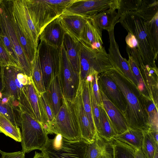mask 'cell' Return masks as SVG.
Masks as SVG:
<instances>
[{
    "mask_svg": "<svg viewBox=\"0 0 158 158\" xmlns=\"http://www.w3.org/2000/svg\"><path fill=\"white\" fill-rule=\"evenodd\" d=\"M60 48L40 41L37 51L45 88H48L52 79L58 75Z\"/></svg>",
    "mask_w": 158,
    "mask_h": 158,
    "instance_id": "9c48e42d",
    "label": "cell"
},
{
    "mask_svg": "<svg viewBox=\"0 0 158 158\" xmlns=\"http://www.w3.org/2000/svg\"><path fill=\"white\" fill-rule=\"evenodd\" d=\"M88 143L82 138L71 141L57 134L53 139L48 138L41 151L48 158H86Z\"/></svg>",
    "mask_w": 158,
    "mask_h": 158,
    "instance_id": "8992f818",
    "label": "cell"
},
{
    "mask_svg": "<svg viewBox=\"0 0 158 158\" xmlns=\"http://www.w3.org/2000/svg\"><path fill=\"white\" fill-rule=\"evenodd\" d=\"M109 47L108 56L113 66L120 72L138 89L137 81L135 77L128 60L121 56L114 35V29L108 32Z\"/></svg>",
    "mask_w": 158,
    "mask_h": 158,
    "instance_id": "5bb4252c",
    "label": "cell"
},
{
    "mask_svg": "<svg viewBox=\"0 0 158 158\" xmlns=\"http://www.w3.org/2000/svg\"><path fill=\"white\" fill-rule=\"evenodd\" d=\"M142 0H120L118 14L120 16L124 12H136L141 4Z\"/></svg>",
    "mask_w": 158,
    "mask_h": 158,
    "instance_id": "f35d334b",
    "label": "cell"
},
{
    "mask_svg": "<svg viewBox=\"0 0 158 158\" xmlns=\"http://www.w3.org/2000/svg\"><path fill=\"white\" fill-rule=\"evenodd\" d=\"M20 124L22 151L25 153L36 149L41 151L48 138L41 123L27 113L22 112Z\"/></svg>",
    "mask_w": 158,
    "mask_h": 158,
    "instance_id": "ba28073f",
    "label": "cell"
},
{
    "mask_svg": "<svg viewBox=\"0 0 158 158\" xmlns=\"http://www.w3.org/2000/svg\"><path fill=\"white\" fill-rule=\"evenodd\" d=\"M102 104L117 135L122 134L129 128L123 114L100 89Z\"/></svg>",
    "mask_w": 158,
    "mask_h": 158,
    "instance_id": "d6986e66",
    "label": "cell"
},
{
    "mask_svg": "<svg viewBox=\"0 0 158 158\" xmlns=\"http://www.w3.org/2000/svg\"><path fill=\"white\" fill-rule=\"evenodd\" d=\"M127 54L129 57L128 61L133 74L137 82L138 89L143 96L146 97H151L149 90L138 65L130 55L128 53Z\"/></svg>",
    "mask_w": 158,
    "mask_h": 158,
    "instance_id": "d590c367",
    "label": "cell"
},
{
    "mask_svg": "<svg viewBox=\"0 0 158 158\" xmlns=\"http://www.w3.org/2000/svg\"><path fill=\"white\" fill-rule=\"evenodd\" d=\"M73 101L63 96L60 108L50 125V134H60L67 140L76 141L81 137Z\"/></svg>",
    "mask_w": 158,
    "mask_h": 158,
    "instance_id": "5b68a950",
    "label": "cell"
},
{
    "mask_svg": "<svg viewBox=\"0 0 158 158\" xmlns=\"http://www.w3.org/2000/svg\"><path fill=\"white\" fill-rule=\"evenodd\" d=\"M107 143L98 134L94 142L88 143L86 158H101L107 151Z\"/></svg>",
    "mask_w": 158,
    "mask_h": 158,
    "instance_id": "1f68e13d",
    "label": "cell"
},
{
    "mask_svg": "<svg viewBox=\"0 0 158 158\" xmlns=\"http://www.w3.org/2000/svg\"><path fill=\"white\" fill-rule=\"evenodd\" d=\"M32 66L31 79L38 93H44L46 91L37 50L35 53Z\"/></svg>",
    "mask_w": 158,
    "mask_h": 158,
    "instance_id": "836d02e7",
    "label": "cell"
},
{
    "mask_svg": "<svg viewBox=\"0 0 158 158\" xmlns=\"http://www.w3.org/2000/svg\"><path fill=\"white\" fill-rule=\"evenodd\" d=\"M98 82L99 89L124 114L126 109V104L123 96L115 83L105 72L98 74Z\"/></svg>",
    "mask_w": 158,
    "mask_h": 158,
    "instance_id": "2e32d148",
    "label": "cell"
},
{
    "mask_svg": "<svg viewBox=\"0 0 158 158\" xmlns=\"http://www.w3.org/2000/svg\"><path fill=\"white\" fill-rule=\"evenodd\" d=\"M144 132L142 151L146 158H154L156 150L158 148V144L156 143L149 132Z\"/></svg>",
    "mask_w": 158,
    "mask_h": 158,
    "instance_id": "74e56055",
    "label": "cell"
},
{
    "mask_svg": "<svg viewBox=\"0 0 158 158\" xmlns=\"http://www.w3.org/2000/svg\"><path fill=\"white\" fill-rule=\"evenodd\" d=\"M0 113L15 126L20 127L21 111L18 100L0 92Z\"/></svg>",
    "mask_w": 158,
    "mask_h": 158,
    "instance_id": "44dd1931",
    "label": "cell"
},
{
    "mask_svg": "<svg viewBox=\"0 0 158 158\" xmlns=\"http://www.w3.org/2000/svg\"><path fill=\"white\" fill-rule=\"evenodd\" d=\"M116 84L124 100V116L129 128L145 132L149 130L143 97L137 88L120 72L113 67L105 72Z\"/></svg>",
    "mask_w": 158,
    "mask_h": 158,
    "instance_id": "6da1fadb",
    "label": "cell"
},
{
    "mask_svg": "<svg viewBox=\"0 0 158 158\" xmlns=\"http://www.w3.org/2000/svg\"><path fill=\"white\" fill-rule=\"evenodd\" d=\"M101 158H112L110 155L109 152L107 149V150L106 153L102 156Z\"/></svg>",
    "mask_w": 158,
    "mask_h": 158,
    "instance_id": "681fc988",
    "label": "cell"
},
{
    "mask_svg": "<svg viewBox=\"0 0 158 158\" xmlns=\"http://www.w3.org/2000/svg\"><path fill=\"white\" fill-rule=\"evenodd\" d=\"M91 81L89 82V88L92 113L95 127L98 133L99 128V106L93 94L91 84Z\"/></svg>",
    "mask_w": 158,
    "mask_h": 158,
    "instance_id": "60d3db41",
    "label": "cell"
},
{
    "mask_svg": "<svg viewBox=\"0 0 158 158\" xmlns=\"http://www.w3.org/2000/svg\"><path fill=\"white\" fill-rule=\"evenodd\" d=\"M98 73L95 72L93 74L91 84L93 94L96 101L99 106H103L98 85Z\"/></svg>",
    "mask_w": 158,
    "mask_h": 158,
    "instance_id": "7bdbcfd3",
    "label": "cell"
},
{
    "mask_svg": "<svg viewBox=\"0 0 158 158\" xmlns=\"http://www.w3.org/2000/svg\"><path fill=\"white\" fill-rule=\"evenodd\" d=\"M20 69L13 65L2 67V92L18 100L21 89L24 86L18 78V74Z\"/></svg>",
    "mask_w": 158,
    "mask_h": 158,
    "instance_id": "e0dca14e",
    "label": "cell"
},
{
    "mask_svg": "<svg viewBox=\"0 0 158 158\" xmlns=\"http://www.w3.org/2000/svg\"><path fill=\"white\" fill-rule=\"evenodd\" d=\"M1 1V0H0V5ZM1 33H2V29H1V23H0V36L1 35Z\"/></svg>",
    "mask_w": 158,
    "mask_h": 158,
    "instance_id": "816d5d0a",
    "label": "cell"
},
{
    "mask_svg": "<svg viewBox=\"0 0 158 158\" xmlns=\"http://www.w3.org/2000/svg\"><path fill=\"white\" fill-rule=\"evenodd\" d=\"M79 77L81 81L95 72L99 74L105 72L113 66L108 54L104 48L102 51L94 49L79 41Z\"/></svg>",
    "mask_w": 158,
    "mask_h": 158,
    "instance_id": "52a82bcc",
    "label": "cell"
},
{
    "mask_svg": "<svg viewBox=\"0 0 158 158\" xmlns=\"http://www.w3.org/2000/svg\"><path fill=\"white\" fill-rule=\"evenodd\" d=\"M0 133H3L17 142H21V134L19 127L15 126L0 113Z\"/></svg>",
    "mask_w": 158,
    "mask_h": 158,
    "instance_id": "e575fe53",
    "label": "cell"
},
{
    "mask_svg": "<svg viewBox=\"0 0 158 158\" xmlns=\"http://www.w3.org/2000/svg\"><path fill=\"white\" fill-rule=\"evenodd\" d=\"M45 94L55 116L60 108L63 98L58 75L52 79Z\"/></svg>",
    "mask_w": 158,
    "mask_h": 158,
    "instance_id": "cb8c5ba5",
    "label": "cell"
},
{
    "mask_svg": "<svg viewBox=\"0 0 158 158\" xmlns=\"http://www.w3.org/2000/svg\"><path fill=\"white\" fill-rule=\"evenodd\" d=\"M13 11L26 36L37 49L39 36L29 13L25 0H13Z\"/></svg>",
    "mask_w": 158,
    "mask_h": 158,
    "instance_id": "9a60e30c",
    "label": "cell"
},
{
    "mask_svg": "<svg viewBox=\"0 0 158 158\" xmlns=\"http://www.w3.org/2000/svg\"><path fill=\"white\" fill-rule=\"evenodd\" d=\"M12 19L14 27L20 46L26 56L32 64L37 49L26 36L13 11Z\"/></svg>",
    "mask_w": 158,
    "mask_h": 158,
    "instance_id": "d4e9b609",
    "label": "cell"
},
{
    "mask_svg": "<svg viewBox=\"0 0 158 158\" xmlns=\"http://www.w3.org/2000/svg\"><path fill=\"white\" fill-rule=\"evenodd\" d=\"M0 65L2 67L14 66L3 40L0 37Z\"/></svg>",
    "mask_w": 158,
    "mask_h": 158,
    "instance_id": "b9f144b4",
    "label": "cell"
},
{
    "mask_svg": "<svg viewBox=\"0 0 158 158\" xmlns=\"http://www.w3.org/2000/svg\"><path fill=\"white\" fill-rule=\"evenodd\" d=\"M41 124L46 133L50 134V125L54 116L46 98L45 93H38Z\"/></svg>",
    "mask_w": 158,
    "mask_h": 158,
    "instance_id": "4dcf8cb0",
    "label": "cell"
},
{
    "mask_svg": "<svg viewBox=\"0 0 158 158\" xmlns=\"http://www.w3.org/2000/svg\"><path fill=\"white\" fill-rule=\"evenodd\" d=\"M13 0H1L0 20L2 33L0 36L15 66L19 68L31 78L32 66L20 46L13 23Z\"/></svg>",
    "mask_w": 158,
    "mask_h": 158,
    "instance_id": "7a4b0ae2",
    "label": "cell"
},
{
    "mask_svg": "<svg viewBox=\"0 0 158 158\" xmlns=\"http://www.w3.org/2000/svg\"><path fill=\"white\" fill-rule=\"evenodd\" d=\"M139 67L149 90L150 97L158 107V70L157 67H152L140 62Z\"/></svg>",
    "mask_w": 158,
    "mask_h": 158,
    "instance_id": "603a6c76",
    "label": "cell"
},
{
    "mask_svg": "<svg viewBox=\"0 0 158 158\" xmlns=\"http://www.w3.org/2000/svg\"><path fill=\"white\" fill-rule=\"evenodd\" d=\"M151 135L153 139L156 142V143L158 144V131H148Z\"/></svg>",
    "mask_w": 158,
    "mask_h": 158,
    "instance_id": "f6af8a7d",
    "label": "cell"
},
{
    "mask_svg": "<svg viewBox=\"0 0 158 158\" xmlns=\"http://www.w3.org/2000/svg\"><path fill=\"white\" fill-rule=\"evenodd\" d=\"M146 21L152 41L158 51V13L152 19Z\"/></svg>",
    "mask_w": 158,
    "mask_h": 158,
    "instance_id": "ab89813d",
    "label": "cell"
},
{
    "mask_svg": "<svg viewBox=\"0 0 158 158\" xmlns=\"http://www.w3.org/2000/svg\"><path fill=\"white\" fill-rule=\"evenodd\" d=\"M2 66L0 65V92H2Z\"/></svg>",
    "mask_w": 158,
    "mask_h": 158,
    "instance_id": "c3c4849f",
    "label": "cell"
},
{
    "mask_svg": "<svg viewBox=\"0 0 158 158\" xmlns=\"http://www.w3.org/2000/svg\"><path fill=\"white\" fill-rule=\"evenodd\" d=\"M154 158H158V148L156 150Z\"/></svg>",
    "mask_w": 158,
    "mask_h": 158,
    "instance_id": "f907efd6",
    "label": "cell"
},
{
    "mask_svg": "<svg viewBox=\"0 0 158 158\" xmlns=\"http://www.w3.org/2000/svg\"><path fill=\"white\" fill-rule=\"evenodd\" d=\"M118 23L134 36L138 50L143 63L152 67H157L155 60L158 51L151 39L146 20L136 12H126L120 16Z\"/></svg>",
    "mask_w": 158,
    "mask_h": 158,
    "instance_id": "3957f363",
    "label": "cell"
},
{
    "mask_svg": "<svg viewBox=\"0 0 158 158\" xmlns=\"http://www.w3.org/2000/svg\"><path fill=\"white\" fill-rule=\"evenodd\" d=\"M73 103L81 138L88 143H91L96 139L98 134L96 130L91 125L85 113L82 100L81 86L80 80Z\"/></svg>",
    "mask_w": 158,
    "mask_h": 158,
    "instance_id": "7c38bea8",
    "label": "cell"
},
{
    "mask_svg": "<svg viewBox=\"0 0 158 158\" xmlns=\"http://www.w3.org/2000/svg\"><path fill=\"white\" fill-rule=\"evenodd\" d=\"M87 18L86 25L80 41L93 49L102 51L105 48L102 46V29L93 19Z\"/></svg>",
    "mask_w": 158,
    "mask_h": 158,
    "instance_id": "ffe728a7",
    "label": "cell"
},
{
    "mask_svg": "<svg viewBox=\"0 0 158 158\" xmlns=\"http://www.w3.org/2000/svg\"><path fill=\"white\" fill-rule=\"evenodd\" d=\"M75 0H25L30 16L39 36L44 27L62 15Z\"/></svg>",
    "mask_w": 158,
    "mask_h": 158,
    "instance_id": "277c9868",
    "label": "cell"
},
{
    "mask_svg": "<svg viewBox=\"0 0 158 158\" xmlns=\"http://www.w3.org/2000/svg\"><path fill=\"white\" fill-rule=\"evenodd\" d=\"M58 76L64 97L73 101L79 85V74L73 69L63 45L60 48Z\"/></svg>",
    "mask_w": 158,
    "mask_h": 158,
    "instance_id": "8fae6325",
    "label": "cell"
},
{
    "mask_svg": "<svg viewBox=\"0 0 158 158\" xmlns=\"http://www.w3.org/2000/svg\"><path fill=\"white\" fill-rule=\"evenodd\" d=\"M107 149L112 158H135V149L114 138L108 142Z\"/></svg>",
    "mask_w": 158,
    "mask_h": 158,
    "instance_id": "4316f807",
    "label": "cell"
},
{
    "mask_svg": "<svg viewBox=\"0 0 158 158\" xmlns=\"http://www.w3.org/2000/svg\"><path fill=\"white\" fill-rule=\"evenodd\" d=\"M81 86V96L85 113L92 126L96 129L93 118L90 100L89 82L80 80Z\"/></svg>",
    "mask_w": 158,
    "mask_h": 158,
    "instance_id": "8d00e7d4",
    "label": "cell"
},
{
    "mask_svg": "<svg viewBox=\"0 0 158 158\" xmlns=\"http://www.w3.org/2000/svg\"><path fill=\"white\" fill-rule=\"evenodd\" d=\"M18 101L21 112L27 113L41 123L38 94L32 80L21 89Z\"/></svg>",
    "mask_w": 158,
    "mask_h": 158,
    "instance_id": "4fadbf2b",
    "label": "cell"
},
{
    "mask_svg": "<svg viewBox=\"0 0 158 158\" xmlns=\"http://www.w3.org/2000/svg\"><path fill=\"white\" fill-rule=\"evenodd\" d=\"M144 135V132L142 131L129 128L125 132L115 135L113 138L137 150L142 149Z\"/></svg>",
    "mask_w": 158,
    "mask_h": 158,
    "instance_id": "f1b7e54d",
    "label": "cell"
},
{
    "mask_svg": "<svg viewBox=\"0 0 158 158\" xmlns=\"http://www.w3.org/2000/svg\"><path fill=\"white\" fill-rule=\"evenodd\" d=\"M120 0H75L62 15H77L86 18L108 10L119 8Z\"/></svg>",
    "mask_w": 158,
    "mask_h": 158,
    "instance_id": "30bf717a",
    "label": "cell"
},
{
    "mask_svg": "<svg viewBox=\"0 0 158 158\" xmlns=\"http://www.w3.org/2000/svg\"><path fill=\"white\" fill-rule=\"evenodd\" d=\"M63 46L67 58L75 72L79 74V41L66 33Z\"/></svg>",
    "mask_w": 158,
    "mask_h": 158,
    "instance_id": "484cf974",
    "label": "cell"
},
{
    "mask_svg": "<svg viewBox=\"0 0 158 158\" xmlns=\"http://www.w3.org/2000/svg\"><path fill=\"white\" fill-rule=\"evenodd\" d=\"M66 32L58 18L46 26L40 33L39 38L48 44L61 48Z\"/></svg>",
    "mask_w": 158,
    "mask_h": 158,
    "instance_id": "ac0fdd59",
    "label": "cell"
},
{
    "mask_svg": "<svg viewBox=\"0 0 158 158\" xmlns=\"http://www.w3.org/2000/svg\"><path fill=\"white\" fill-rule=\"evenodd\" d=\"M33 158H48L44 154L41 152V153L35 152Z\"/></svg>",
    "mask_w": 158,
    "mask_h": 158,
    "instance_id": "7dc6e473",
    "label": "cell"
},
{
    "mask_svg": "<svg viewBox=\"0 0 158 158\" xmlns=\"http://www.w3.org/2000/svg\"><path fill=\"white\" fill-rule=\"evenodd\" d=\"M143 97L148 116V131H158V107L151 97Z\"/></svg>",
    "mask_w": 158,
    "mask_h": 158,
    "instance_id": "d6a6232c",
    "label": "cell"
},
{
    "mask_svg": "<svg viewBox=\"0 0 158 158\" xmlns=\"http://www.w3.org/2000/svg\"><path fill=\"white\" fill-rule=\"evenodd\" d=\"M58 18L66 33L79 41L87 18L71 15H61Z\"/></svg>",
    "mask_w": 158,
    "mask_h": 158,
    "instance_id": "7402d4cb",
    "label": "cell"
},
{
    "mask_svg": "<svg viewBox=\"0 0 158 158\" xmlns=\"http://www.w3.org/2000/svg\"><path fill=\"white\" fill-rule=\"evenodd\" d=\"M88 17L93 19L99 27L108 32L114 28L120 16L115 10H108Z\"/></svg>",
    "mask_w": 158,
    "mask_h": 158,
    "instance_id": "83f0119b",
    "label": "cell"
},
{
    "mask_svg": "<svg viewBox=\"0 0 158 158\" xmlns=\"http://www.w3.org/2000/svg\"><path fill=\"white\" fill-rule=\"evenodd\" d=\"M2 158H25V153L22 150L20 151L6 152L0 150Z\"/></svg>",
    "mask_w": 158,
    "mask_h": 158,
    "instance_id": "ee69618b",
    "label": "cell"
},
{
    "mask_svg": "<svg viewBox=\"0 0 158 158\" xmlns=\"http://www.w3.org/2000/svg\"><path fill=\"white\" fill-rule=\"evenodd\" d=\"M135 158H146L141 149L135 150Z\"/></svg>",
    "mask_w": 158,
    "mask_h": 158,
    "instance_id": "bcb514c9",
    "label": "cell"
},
{
    "mask_svg": "<svg viewBox=\"0 0 158 158\" xmlns=\"http://www.w3.org/2000/svg\"><path fill=\"white\" fill-rule=\"evenodd\" d=\"M99 128L98 134L107 142L117 135L112 124L103 106H99Z\"/></svg>",
    "mask_w": 158,
    "mask_h": 158,
    "instance_id": "f546056e",
    "label": "cell"
}]
</instances>
